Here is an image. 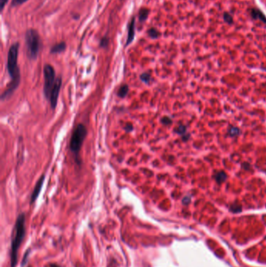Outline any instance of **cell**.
Segmentation results:
<instances>
[{"instance_id": "ba28073f", "label": "cell", "mask_w": 266, "mask_h": 267, "mask_svg": "<svg viewBox=\"0 0 266 267\" xmlns=\"http://www.w3.org/2000/svg\"><path fill=\"white\" fill-rule=\"evenodd\" d=\"M135 18L133 17L130 20L129 26H128V34H127V39L126 42V46H128L132 43L135 35Z\"/></svg>"}, {"instance_id": "5bb4252c", "label": "cell", "mask_w": 266, "mask_h": 267, "mask_svg": "<svg viewBox=\"0 0 266 267\" xmlns=\"http://www.w3.org/2000/svg\"><path fill=\"white\" fill-rule=\"evenodd\" d=\"M148 35H149V37L151 38H158V37L160 35L159 32H158L155 28H150V29L148 30Z\"/></svg>"}, {"instance_id": "52a82bcc", "label": "cell", "mask_w": 266, "mask_h": 267, "mask_svg": "<svg viewBox=\"0 0 266 267\" xmlns=\"http://www.w3.org/2000/svg\"><path fill=\"white\" fill-rule=\"evenodd\" d=\"M44 180H45V175H42L40 177L39 180H38L36 185L34 188V191L32 192V194H31V196H30V203H34L35 202V200L38 198V197L40 192H41V190L42 188Z\"/></svg>"}, {"instance_id": "d6986e66", "label": "cell", "mask_w": 266, "mask_h": 267, "mask_svg": "<svg viewBox=\"0 0 266 267\" xmlns=\"http://www.w3.org/2000/svg\"><path fill=\"white\" fill-rule=\"evenodd\" d=\"M27 1H28V0H12L11 5H12V6H14V7H15V6H20L23 3H26Z\"/></svg>"}, {"instance_id": "9a60e30c", "label": "cell", "mask_w": 266, "mask_h": 267, "mask_svg": "<svg viewBox=\"0 0 266 267\" xmlns=\"http://www.w3.org/2000/svg\"><path fill=\"white\" fill-rule=\"evenodd\" d=\"M228 132H229V134H230L231 137H236L237 136V135H239L240 131L239 128L232 127V128H230V129H229V131H228Z\"/></svg>"}, {"instance_id": "e0dca14e", "label": "cell", "mask_w": 266, "mask_h": 267, "mask_svg": "<svg viewBox=\"0 0 266 267\" xmlns=\"http://www.w3.org/2000/svg\"><path fill=\"white\" fill-rule=\"evenodd\" d=\"M186 131H187V129H186V127L183 126V125H180V126H179L178 128L176 130V132L179 134H181V135H184L185 134H186Z\"/></svg>"}, {"instance_id": "d4e9b609", "label": "cell", "mask_w": 266, "mask_h": 267, "mask_svg": "<svg viewBox=\"0 0 266 267\" xmlns=\"http://www.w3.org/2000/svg\"><path fill=\"white\" fill-rule=\"evenodd\" d=\"M249 167H250V164L249 163H244V165H243V167H244L245 169H247Z\"/></svg>"}, {"instance_id": "ac0fdd59", "label": "cell", "mask_w": 266, "mask_h": 267, "mask_svg": "<svg viewBox=\"0 0 266 267\" xmlns=\"http://www.w3.org/2000/svg\"><path fill=\"white\" fill-rule=\"evenodd\" d=\"M108 44H109V38L107 37H104L100 41V46L102 48H106V46H108Z\"/></svg>"}, {"instance_id": "6da1fadb", "label": "cell", "mask_w": 266, "mask_h": 267, "mask_svg": "<svg viewBox=\"0 0 266 267\" xmlns=\"http://www.w3.org/2000/svg\"><path fill=\"white\" fill-rule=\"evenodd\" d=\"M19 47H20L19 43L15 42L10 46L9 52H8L6 67H7L8 73L11 77V81L8 85L7 89L2 95V100H5L10 97L20 85V69L17 65Z\"/></svg>"}, {"instance_id": "44dd1931", "label": "cell", "mask_w": 266, "mask_h": 267, "mask_svg": "<svg viewBox=\"0 0 266 267\" xmlns=\"http://www.w3.org/2000/svg\"><path fill=\"white\" fill-rule=\"evenodd\" d=\"M224 19H225V20H226L227 23H229V24L233 23V18H232V17H231L230 14H228V13H225V14H224Z\"/></svg>"}, {"instance_id": "9c48e42d", "label": "cell", "mask_w": 266, "mask_h": 267, "mask_svg": "<svg viewBox=\"0 0 266 267\" xmlns=\"http://www.w3.org/2000/svg\"><path fill=\"white\" fill-rule=\"evenodd\" d=\"M66 48H67L66 43L64 42H62L57 43V44H55V45H54V46H52L51 50H50V52H51V54L60 53V52H64Z\"/></svg>"}, {"instance_id": "3957f363", "label": "cell", "mask_w": 266, "mask_h": 267, "mask_svg": "<svg viewBox=\"0 0 266 267\" xmlns=\"http://www.w3.org/2000/svg\"><path fill=\"white\" fill-rule=\"evenodd\" d=\"M25 42L28 57L30 59H35L38 56L42 46V42L38 32L34 29L27 30L25 34Z\"/></svg>"}, {"instance_id": "484cf974", "label": "cell", "mask_w": 266, "mask_h": 267, "mask_svg": "<svg viewBox=\"0 0 266 267\" xmlns=\"http://www.w3.org/2000/svg\"><path fill=\"white\" fill-rule=\"evenodd\" d=\"M50 267H60V266H59L56 264H51L50 265Z\"/></svg>"}, {"instance_id": "ffe728a7", "label": "cell", "mask_w": 266, "mask_h": 267, "mask_svg": "<svg viewBox=\"0 0 266 267\" xmlns=\"http://www.w3.org/2000/svg\"><path fill=\"white\" fill-rule=\"evenodd\" d=\"M161 122H162V124H163L164 125H169L172 124L171 119L169 118L168 116H164V117H162V120H161Z\"/></svg>"}, {"instance_id": "30bf717a", "label": "cell", "mask_w": 266, "mask_h": 267, "mask_svg": "<svg viewBox=\"0 0 266 267\" xmlns=\"http://www.w3.org/2000/svg\"><path fill=\"white\" fill-rule=\"evenodd\" d=\"M251 16L255 20H260L264 23H266V17L263 14V13L257 9H251Z\"/></svg>"}, {"instance_id": "7c38bea8", "label": "cell", "mask_w": 266, "mask_h": 267, "mask_svg": "<svg viewBox=\"0 0 266 267\" xmlns=\"http://www.w3.org/2000/svg\"><path fill=\"white\" fill-rule=\"evenodd\" d=\"M128 91H129V87H128V85H122L120 88H119V89L118 92H117V95L120 98L126 97L127 95L128 94Z\"/></svg>"}, {"instance_id": "cb8c5ba5", "label": "cell", "mask_w": 266, "mask_h": 267, "mask_svg": "<svg viewBox=\"0 0 266 267\" xmlns=\"http://www.w3.org/2000/svg\"><path fill=\"white\" fill-rule=\"evenodd\" d=\"M7 1H8V0H1V8H2V10H3V8H4L6 3H7Z\"/></svg>"}, {"instance_id": "603a6c76", "label": "cell", "mask_w": 266, "mask_h": 267, "mask_svg": "<svg viewBox=\"0 0 266 267\" xmlns=\"http://www.w3.org/2000/svg\"><path fill=\"white\" fill-rule=\"evenodd\" d=\"M190 201H191V198H190V197H186V198H184L183 199V203H185V204H187V203H189V202H190Z\"/></svg>"}, {"instance_id": "7a4b0ae2", "label": "cell", "mask_w": 266, "mask_h": 267, "mask_svg": "<svg viewBox=\"0 0 266 267\" xmlns=\"http://www.w3.org/2000/svg\"><path fill=\"white\" fill-rule=\"evenodd\" d=\"M25 216L24 213H21L18 215L16 221L15 228H14V234L12 238L11 242V267H15L17 262V252L18 249L20 246L22 241L24 239L25 235Z\"/></svg>"}, {"instance_id": "277c9868", "label": "cell", "mask_w": 266, "mask_h": 267, "mask_svg": "<svg viewBox=\"0 0 266 267\" xmlns=\"http://www.w3.org/2000/svg\"><path fill=\"white\" fill-rule=\"evenodd\" d=\"M86 136H87V129L85 126L82 124H79L76 127L75 130L73 133L70 142V150L76 155H78Z\"/></svg>"}, {"instance_id": "4fadbf2b", "label": "cell", "mask_w": 266, "mask_h": 267, "mask_svg": "<svg viewBox=\"0 0 266 267\" xmlns=\"http://www.w3.org/2000/svg\"><path fill=\"white\" fill-rule=\"evenodd\" d=\"M226 177H227L226 174L224 173V172H222V171L218 172V173L215 175V180H216L218 184L224 182V181L226 180Z\"/></svg>"}, {"instance_id": "5b68a950", "label": "cell", "mask_w": 266, "mask_h": 267, "mask_svg": "<svg viewBox=\"0 0 266 267\" xmlns=\"http://www.w3.org/2000/svg\"><path fill=\"white\" fill-rule=\"evenodd\" d=\"M43 73H44V78H45V82H44V94L47 99L49 98L50 93H51V89L54 86L55 82V73L53 67L50 64H46L44 67L43 69Z\"/></svg>"}, {"instance_id": "8992f818", "label": "cell", "mask_w": 266, "mask_h": 267, "mask_svg": "<svg viewBox=\"0 0 266 267\" xmlns=\"http://www.w3.org/2000/svg\"><path fill=\"white\" fill-rule=\"evenodd\" d=\"M61 86H62V78L61 77H58L55 82L54 86L51 89V93H50V96L48 98V101L50 102V105H51V109H54L56 106H57V102L58 98H59V91H60Z\"/></svg>"}, {"instance_id": "2e32d148", "label": "cell", "mask_w": 266, "mask_h": 267, "mask_svg": "<svg viewBox=\"0 0 266 267\" xmlns=\"http://www.w3.org/2000/svg\"><path fill=\"white\" fill-rule=\"evenodd\" d=\"M140 79L141 80V81L145 82V83H148L151 79V76L148 73H143L142 74H141Z\"/></svg>"}, {"instance_id": "7402d4cb", "label": "cell", "mask_w": 266, "mask_h": 267, "mask_svg": "<svg viewBox=\"0 0 266 267\" xmlns=\"http://www.w3.org/2000/svg\"><path fill=\"white\" fill-rule=\"evenodd\" d=\"M124 130L127 131V132H130V131H133V125L131 124H127L125 125L124 127Z\"/></svg>"}, {"instance_id": "8fae6325", "label": "cell", "mask_w": 266, "mask_h": 267, "mask_svg": "<svg viewBox=\"0 0 266 267\" xmlns=\"http://www.w3.org/2000/svg\"><path fill=\"white\" fill-rule=\"evenodd\" d=\"M148 14H149V10L146 8H142L140 9L139 13H138V19L141 22L145 21L146 19L148 18Z\"/></svg>"}]
</instances>
